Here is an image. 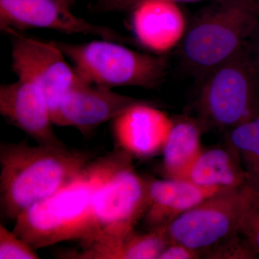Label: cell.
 Instances as JSON below:
<instances>
[{"label":"cell","instance_id":"cell-1","mask_svg":"<svg viewBox=\"0 0 259 259\" xmlns=\"http://www.w3.org/2000/svg\"><path fill=\"white\" fill-rule=\"evenodd\" d=\"M93 159L91 153L61 145H0V210L15 221L32 205L61 190Z\"/></svg>","mask_w":259,"mask_h":259},{"label":"cell","instance_id":"cell-2","mask_svg":"<svg viewBox=\"0 0 259 259\" xmlns=\"http://www.w3.org/2000/svg\"><path fill=\"white\" fill-rule=\"evenodd\" d=\"M131 157L117 148L102 157L93 158L61 190L20 214L13 231L35 250L64 241L84 243L90 233L95 192Z\"/></svg>","mask_w":259,"mask_h":259},{"label":"cell","instance_id":"cell-3","mask_svg":"<svg viewBox=\"0 0 259 259\" xmlns=\"http://www.w3.org/2000/svg\"><path fill=\"white\" fill-rule=\"evenodd\" d=\"M181 42L182 64L199 79L249 44L259 25V0H209Z\"/></svg>","mask_w":259,"mask_h":259},{"label":"cell","instance_id":"cell-4","mask_svg":"<svg viewBox=\"0 0 259 259\" xmlns=\"http://www.w3.org/2000/svg\"><path fill=\"white\" fill-rule=\"evenodd\" d=\"M197 110L202 129L227 131L259 115V71L248 45L201 79Z\"/></svg>","mask_w":259,"mask_h":259},{"label":"cell","instance_id":"cell-5","mask_svg":"<svg viewBox=\"0 0 259 259\" xmlns=\"http://www.w3.org/2000/svg\"><path fill=\"white\" fill-rule=\"evenodd\" d=\"M56 44L79 76L93 84L153 89L166 75L164 56L132 50L120 42L102 39L85 44Z\"/></svg>","mask_w":259,"mask_h":259},{"label":"cell","instance_id":"cell-6","mask_svg":"<svg viewBox=\"0 0 259 259\" xmlns=\"http://www.w3.org/2000/svg\"><path fill=\"white\" fill-rule=\"evenodd\" d=\"M131 158L99 186L94 195L88 240L82 245L114 241L135 231L147 207V180L135 171Z\"/></svg>","mask_w":259,"mask_h":259},{"label":"cell","instance_id":"cell-7","mask_svg":"<svg viewBox=\"0 0 259 259\" xmlns=\"http://www.w3.org/2000/svg\"><path fill=\"white\" fill-rule=\"evenodd\" d=\"M256 193L248 186L222 190L174 220L166 226L169 242L206 250L239 235L242 216Z\"/></svg>","mask_w":259,"mask_h":259},{"label":"cell","instance_id":"cell-8","mask_svg":"<svg viewBox=\"0 0 259 259\" xmlns=\"http://www.w3.org/2000/svg\"><path fill=\"white\" fill-rule=\"evenodd\" d=\"M3 32L11 41L13 72L18 79L33 83L41 90L51 110L65 94L85 81L70 66L56 41H42L13 30Z\"/></svg>","mask_w":259,"mask_h":259},{"label":"cell","instance_id":"cell-9","mask_svg":"<svg viewBox=\"0 0 259 259\" xmlns=\"http://www.w3.org/2000/svg\"><path fill=\"white\" fill-rule=\"evenodd\" d=\"M45 28L65 34H83L123 44L135 40L113 29L87 21L56 0H0V30L20 32Z\"/></svg>","mask_w":259,"mask_h":259},{"label":"cell","instance_id":"cell-10","mask_svg":"<svg viewBox=\"0 0 259 259\" xmlns=\"http://www.w3.org/2000/svg\"><path fill=\"white\" fill-rule=\"evenodd\" d=\"M143 100L83 81L65 94L51 110L54 125L73 127L88 136Z\"/></svg>","mask_w":259,"mask_h":259},{"label":"cell","instance_id":"cell-11","mask_svg":"<svg viewBox=\"0 0 259 259\" xmlns=\"http://www.w3.org/2000/svg\"><path fill=\"white\" fill-rule=\"evenodd\" d=\"M0 114L37 144H64L56 136L45 95L33 83L18 79L0 86Z\"/></svg>","mask_w":259,"mask_h":259},{"label":"cell","instance_id":"cell-12","mask_svg":"<svg viewBox=\"0 0 259 259\" xmlns=\"http://www.w3.org/2000/svg\"><path fill=\"white\" fill-rule=\"evenodd\" d=\"M173 124L164 112L143 100L112 120V136L117 149L132 158H149L162 152Z\"/></svg>","mask_w":259,"mask_h":259},{"label":"cell","instance_id":"cell-13","mask_svg":"<svg viewBox=\"0 0 259 259\" xmlns=\"http://www.w3.org/2000/svg\"><path fill=\"white\" fill-rule=\"evenodd\" d=\"M179 5L171 0H143L136 5L131 11L136 41L159 54L179 47L188 28Z\"/></svg>","mask_w":259,"mask_h":259},{"label":"cell","instance_id":"cell-14","mask_svg":"<svg viewBox=\"0 0 259 259\" xmlns=\"http://www.w3.org/2000/svg\"><path fill=\"white\" fill-rule=\"evenodd\" d=\"M221 191L181 179L147 180L145 223L151 229L168 226L174 220Z\"/></svg>","mask_w":259,"mask_h":259},{"label":"cell","instance_id":"cell-15","mask_svg":"<svg viewBox=\"0 0 259 259\" xmlns=\"http://www.w3.org/2000/svg\"><path fill=\"white\" fill-rule=\"evenodd\" d=\"M182 180L220 190L248 186V175L241 157L228 144L224 147L202 150Z\"/></svg>","mask_w":259,"mask_h":259},{"label":"cell","instance_id":"cell-16","mask_svg":"<svg viewBox=\"0 0 259 259\" xmlns=\"http://www.w3.org/2000/svg\"><path fill=\"white\" fill-rule=\"evenodd\" d=\"M168 241L166 226L145 233L136 231L114 241L82 245L79 251L65 254L77 259H158Z\"/></svg>","mask_w":259,"mask_h":259},{"label":"cell","instance_id":"cell-17","mask_svg":"<svg viewBox=\"0 0 259 259\" xmlns=\"http://www.w3.org/2000/svg\"><path fill=\"white\" fill-rule=\"evenodd\" d=\"M202 131L197 120L190 117L174 120L162 150L163 169L167 178H185L203 150L201 146Z\"/></svg>","mask_w":259,"mask_h":259},{"label":"cell","instance_id":"cell-18","mask_svg":"<svg viewBox=\"0 0 259 259\" xmlns=\"http://www.w3.org/2000/svg\"><path fill=\"white\" fill-rule=\"evenodd\" d=\"M228 144L239 154L248 186L259 194V115L228 131Z\"/></svg>","mask_w":259,"mask_h":259},{"label":"cell","instance_id":"cell-19","mask_svg":"<svg viewBox=\"0 0 259 259\" xmlns=\"http://www.w3.org/2000/svg\"><path fill=\"white\" fill-rule=\"evenodd\" d=\"M35 249L0 223V259H38Z\"/></svg>","mask_w":259,"mask_h":259},{"label":"cell","instance_id":"cell-20","mask_svg":"<svg viewBox=\"0 0 259 259\" xmlns=\"http://www.w3.org/2000/svg\"><path fill=\"white\" fill-rule=\"evenodd\" d=\"M202 256L212 259H247L256 258L258 255L239 234L206 250Z\"/></svg>","mask_w":259,"mask_h":259},{"label":"cell","instance_id":"cell-21","mask_svg":"<svg viewBox=\"0 0 259 259\" xmlns=\"http://www.w3.org/2000/svg\"><path fill=\"white\" fill-rule=\"evenodd\" d=\"M239 234L259 255V194L255 193L247 205L239 226Z\"/></svg>","mask_w":259,"mask_h":259},{"label":"cell","instance_id":"cell-22","mask_svg":"<svg viewBox=\"0 0 259 259\" xmlns=\"http://www.w3.org/2000/svg\"><path fill=\"white\" fill-rule=\"evenodd\" d=\"M143 0H95L90 6V9L95 13H112L131 10ZM172 2L182 3H194L204 0H171Z\"/></svg>","mask_w":259,"mask_h":259},{"label":"cell","instance_id":"cell-23","mask_svg":"<svg viewBox=\"0 0 259 259\" xmlns=\"http://www.w3.org/2000/svg\"><path fill=\"white\" fill-rule=\"evenodd\" d=\"M202 253L178 242H169L158 259H196L201 258Z\"/></svg>","mask_w":259,"mask_h":259},{"label":"cell","instance_id":"cell-24","mask_svg":"<svg viewBox=\"0 0 259 259\" xmlns=\"http://www.w3.org/2000/svg\"><path fill=\"white\" fill-rule=\"evenodd\" d=\"M250 56L259 71V25L248 44Z\"/></svg>","mask_w":259,"mask_h":259},{"label":"cell","instance_id":"cell-25","mask_svg":"<svg viewBox=\"0 0 259 259\" xmlns=\"http://www.w3.org/2000/svg\"><path fill=\"white\" fill-rule=\"evenodd\" d=\"M56 1H57L59 4L62 5L65 8L71 10L78 0H56Z\"/></svg>","mask_w":259,"mask_h":259}]
</instances>
